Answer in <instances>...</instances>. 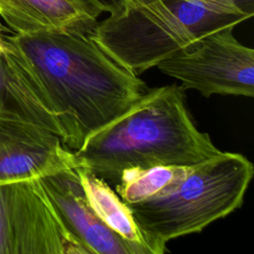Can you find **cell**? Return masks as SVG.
<instances>
[{
  "mask_svg": "<svg viewBox=\"0 0 254 254\" xmlns=\"http://www.w3.org/2000/svg\"><path fill=\"white\" fill-rule=\"evenodd\" d=\"M99 15L86 0H0V17L15 34L70 32L89 35Z\"/></svg>",
  "mask_w": 254,
  "mask_h": 254,
  "instance_id": "9",
  "label": "cell"
},
{
  "mask_svg": "<svg viewBox=\"0 0 254 254\" xmlns=\"http://www.w3.org/2000/svg\"><path fill=\"white\" fill-rule=\"evenodd\" d=\"M9 91L24 115L70 151L136 104L148 86L88 35L4 37Z\"/></svg>",
  "mask_w": 254,
  "mask_h": 254,
  "instance_id": "1",
  "label": "cell"
},
{
  "mask_svg": "<svg viewBox=\"0 0 254 254\" xmlns=\"http://www.w3.org/2000/svg\"><path fill=\"white\" fill-rule=\"evenodd\" d=\"M192 165H162L124 170L115 185L116 193L126 204L163 196L181 184Z\"/></svg>",
  "mask_w": 254,
  "mask_h": 254,
  "instance_id": "11",
  "label": "cell"
},
{
  "mask_svg": "<svg viewBox=\"0 0 254 254\" xmlns=\"http://www.w3.org/2000/svg\"><path fill=\"white\" fill-rule=\"evenodd\" d=\"M253 174L245 156L220 151L193 164L167 194L127 205L146 235L167 248L168 241L200 232L239 208Z\"/></svg>",
  "mask_w": 254,
  "mask_h": 254,
  "instance_id": "4",
  "label": "cell"
},
{
  "mask_svg": "<svg viewBox=\"0 0 254 254\" xmlns=\"http://www.w3.org/2000/svg\"><path fill=\"white\" fill-rule=\"evenodd\" d=\"M99 14L112 12L119 0H86Z\"/></svg>",
  "mask_w": 254,
  "mask_h": 254,
  "instance_id": "13",
  "label": "cell"
},
{
  "mask_svg": "<svg viewBox=\"0 0 254 254\" xmlns=\"http://www.w3.org/2000/svg\"><path fill=\"white\" fill-rule=\"evenodd\" d=\"M88 35L139 74L217 31L254 14V0H119Z\"/></svg>",
  "mask_w": 254,
  "mask_h": 254,
  "instance_id": "3",
  "label": "cell"
},
{
  "mask_svg": "<svg viewBox=\"0 0 254 254\" xmlns=\"http://www.w3.org/2000/svg\"><path fill=\"white\" fill-rule=\"evenodd\" d=\"M10 108H17L21 111V109L19 108L12 94L9 91L5 60L3 55H0V114Z\"/></svg>",
  "mask_w": 254,
  "mask_h": 254,
  "instance_id": "12",
  "label": "cell"
},
{
  "mask_svg": "<svg viewBox=\"0 0 254 254\" xmlns=\"http://www.w3.org/2000/svg\"><path fill=\"white\" fill-rule=\"evenodd\" d=\"M0 254H89L39 179L0 186Z\"/></svg>",
  "mask_w": 254,
  "mask_h": 254,
  "instance_id": "5",
  "label": "cell"
},
{
  "mask_svg": "<svg viewBox=\"0 0 254 254\" xmlns=\"http://www.w3.org/2000/svg\"><path fill=\"white\" fill-rule=\"evenodd\" d=\"M4 30L5 28L3 27V25L1 24L0 22V55H3L6 51V48H5V42H4Z\"/></svg>",
  "mask_w": 254,
  "mask_h": 254,
  "instance_id": "14",
  "label": "cell"
},
{
  "mask_svg": "<svg viewBox=\"0 0 254 254\" xmlns=\"http://www.w3.org/2000/svg\"><path fill=\"white\" fill-rule=\"evenodd\" d=\"M76 168L73 152L19 109L0 114V186Z\"/></svg>",
  "mask_w": 254,
  "mask_h": 254,
  "instance_id": "7",
  "label": "cell"
},
{
  "mask_svg": "<svg viewBox=\"0 0 254 254\" xmlns=\"http://www.w3.org/2000/svg\"><path fill=\"white\" fill-rule=\"evenodd\" d=\"M234 28L212 33L156 66L201 95L254 96V50L241 44Z\"/></svg>",
  "mask_w": 254,
  "mask_h": 254,
  "instance_id": "6",
  "label": "cell"
},
{
  "mask_svg": "<svg viewBox=\"0 0 254 254\" xmlns=\"http://www.w3.org/2000/svg\"><path fill=\"white\" fill-rule=\"evenodd\" d=\"M197 129L177 83L148 88L115 120L73 152L76 167L117 184L122 171L162 165H192L220 152Z\"/></svg>",
  "mask_w": 254,
  "mask_h": 254,
  "instance_id": "2",
  "label": "cell"
},
{
  "mask_svg": "<svg viewBox=\"0 0 254 254\" xmlns=\"http://www.w3.org/2000/svg\"><path fill=\"white\" fill-rule=\"evenodd\" d=\"M87 200L100 220L130 249L131 254H163L167 248L153 241L141 229L130 207L104 180L91 172L74 168Z\"/></svg>",
  "mask_w": 254,
  "mask_h": 254,
  "instance_id": "10",
  "label": "cell"
},
{
  "mask_svg": "<svg viewBox=\"0 0 254 254\" xmlns=\"http://www.w3.org/2000/svg\"><path fill=\"white\" fill-rule=\"evenodd\" d=\"M69 231L89 254H131L91 208L74 169L39 179Z\"/></svg>",
  "mask_w": 254,
  "mask_h": 254,
  "instance_id": "8",
  "label": "cell"
}]
</instances>
